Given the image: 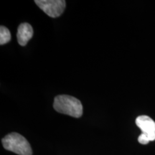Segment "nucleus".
Segmentation results:
<instances>
[{
    "instance_id": "nucleus-6",
    "label": "nucleus",
    "mask_w": 155,
    "mask_h": 155,
    "mask_svg": "<svg viewBox=\"0 0 155 155\" xmlns=\"http://www.w3.org/2000/svg\"><path fill=\"white\" fill-rule=\"evenodd\" d=\"M11 40V34L9 30L5 26L0 27V45H2Z\"/></svg>"
},
{
    "instance_id": "nucleus-5",
    "label": "nucleus",
    "mask_w": 155,
    "mask_h": 155,
    "mask_svg": "<svg viewBox=\"0 0 155 155\" xmlns=\"http://www.w3.org/2000/svg\"><path fill=\"white\" fill-rule=\"evenodd\" d=\"M32 36H33V29L30 24L25 22L19 25L17 30V38L20 45H26Z\"/></svg>"
},
{
    "instance_id": "nucleus-1",
    "label": "nucleus",
    "mask_w": 155,
    "mask_h": 155,
    "mask_svg": "<svg viewBox=\"0 0 155 155\" xmlns=\"http://www.w3.org/2000/svg\"><path fill=\"white\" fill-rule=\"evenodd\" d=\"M53 108L58 113L79 118L83 114V106L78 99L68 95H59L54 99Z\"/></svg>"
},
{
    "instance_id": "nucleus-3",
    "label": "nucleus",
    "mask_w": 155,
    "mask_h": 155,
    "mask_svg": "<svg viewBox=\"0 0 155 155\" xmlns=\"http://www.w3.org/2000/svg\"><path fill=\"white\" fill-rule=\"evenodd\" d=\"M136 124L141 129L138 141L141 144H147L155 140V122L150 116H139L136 119Z\"/></svg>"
},
{
    "instance_id": "nucleus-2",
    "label": "nucleus",
    "mask_w": 155,
    "mask_h": 155,
    "mask_svg": "<svg viewBox=\"0 0 155 155\" xmlns=\"http://www.w3.org/2000/svg\"><path fill=\"white\" fill-rule=\"evenodd\" d=\"M5 150L19 155H32L30 144L24 137L17 133H11L4 137L2 140Z\"/></svg>"
},
{
    "instance_id": "nucleus-4",
    "label": "nucleus",
    "mask_w": 155,
    "mask_h": 155,
    "mask_svg": "<svg viewBox=\"0 0 155 155\" xmlns=\"http://www.w3.org/2000/svg\"><path fill=\"white\" fill-rule=\"evenodd\" d=\"M35 3L46 15L53 18L61 16L66 5L64 0H35Z\"/></svg>"
}]
</instances>
